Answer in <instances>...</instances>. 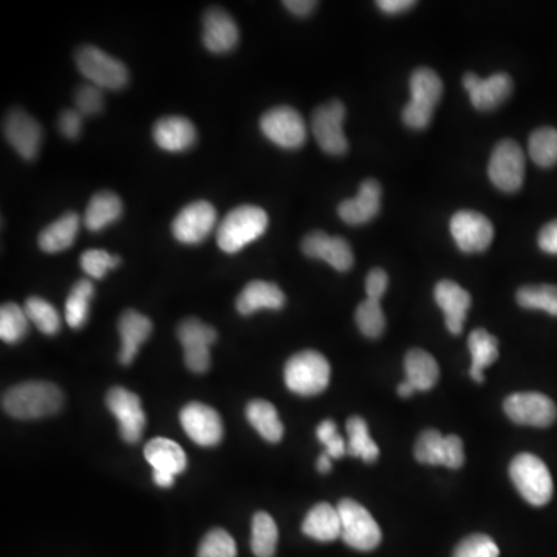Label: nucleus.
Wrapping results in <instances>:
<instances>
[{"instance_id":"nucleus-1","label":"nucleus","mask_w":557,"mask_h":557,"mask_svg":"<svg viewBox=\"0 0 557 557\" xmlns=\"http://www.w3.org/2000/svg\"><path fill=\"white\" fill-rule=\"evenodd\" d=\"M64 395L55 384L47 381H28L11 387L2 397V407L18 420H36L61 411Z\"/></svg>"},{"instance_id":"nucleus-2","label":"nucleus","mask_w":557,"mask_h":557,"mask_svg":"<svg viewBox=\"0 0 557 557\" xmlns=\"http://www.w3.org/2000/svg\"><path fill=\"white\" fill-rule=\"evenodd\" d=\"M268 222L267 212L259 206L242 205L234 208L217 229L220 250L228 254L239 253L267 231Z\"/></svg>"},{"instance_id":"nucleus-3","label":"nucleus","mask_w":557,"mask_h":557,"mask_svg":"<svg viewBox=\"0 0 557 557\" xmlns=\"http://www.w3.org/2000/svg\"><path fill=\"white\" fill-rule=\"evenodd\" d=\"M332 367L322 353L305 350L296 353L285 364V384L291 392L301 397H315L330 384Z\"/></svg>"},{"instance_id":"nucleus-4","label":"nucleus","mask_w":557,"mask_h":557,"mask_svg":"<svg viewBox=\"0 0 557 557\" xmlns=\"http://www.w3.org/2000/svg\"><path fill=\"white\" fill-rule=\"evenodd\" d=\"M411 101L403 109V121L411 129L421 130L431 124L435 107L443 95L440 76L428 67L414 70L409 79Z\"/></svg>"},{"instance_id":"nucleus-5","label":"nucleus","mask_w":557,"mask_h":557,"mask_svg":"<svg viewBox=\"0 0 557 557\" xmlns=\"http://www.w3.org/2000/svg\"><path fill=\"white\" fill-rule=\"evenodd\" d=\"M510 477L520 496L533 506H545L553 499L554 483L550 469L539 457L522 452L513 458Z\"/></svg>"},{"instance_id":"nucleus-6","label":"nucleus","mask_w":557,"mask_h":557,"mask_svg":"<svg viewBox=\"0 0 557 557\" xmlns=\"http://www.w3.org/2000/svg\"><path fill=\"white\" fill-rule=\"evenodd\" d=\"M341 539L353 550L372 551L381 544L383 533L372 514L361 503L342 499L338 503Z\"/></svg>"},{"instance_id":"nucleus-7","label":"nucleus","mask_w":557,"mask_h":557,"mask_svg":"<svg viewBox=\"0 0 557 557\" xmlns=\"http://www.w3.org/2000/svg\"><path fill=\"white\" fill-rule=\"evenodd\" d=\"M76 65L84 78L101 90H121L129 83L126 65L93 45L79 48L76 52Z\"/></svg>"},{"instance_id":"nucleus-8","label":"nucleus","mask_w":557,"mask_h":557,"mask_svg":"<svg viewBox=\"0 0 557 557\" xmlns=\"http://www.w3.org/2000/svg\"><path fill=\"white\" fill-rule=\"evenodd\" d=\"M346 106L341 101L322 104L311 115V132L325 154L339 155L349 151V141L344 134Z\"/></svg>"},{"instance_id":"nucleus-9","label":"nucleus","mask_w":557,"mask_h":557,"mask_svg":"<svg viewBox=\"0 0 557 557\" xmlns=\"http://www.w3.org/2000/svg\"><path fill=\"white\" fill-rule=\"evenodd\" d=\"M525 154L513 140H503L494 147L489 160V180L503 192H517L525 180Z\"/></svg>"},{"instance_id":"nucleus-10","label":"nucleus","mask_w":557,"mask_h":557,"mask_svg":"<svg viewBox=\"0 0 557 557\" xmlns=\"http://www.w3.org/2000/svg\"><path fill=\"white\" fill-rule=\"evenodd\" d=\"M262 134L282 149H299L307 141L304 118L293 107L277 106L260 118Z\"/></svg>"},{"instance_id":"nucleus-11","label":"nucleus","mask_w":557,"mask_h":557,"mask_svg":"<svg viewBox=\"0 0 557 557\" xmlns=\"http://www.w3.org/2000/svg\"><path fill=\"white\" fill-rule=\"evenodd\" d=\"M503 409L511 421L531 428H548L557 418L554 401L539 392L513 393L506 398Z\"/></svg>"},{"instance_id":"nucleus-12","label":"nucleus","mask_w":557,"mask_h":557,"mask_svg":"<svg viewBox=\"0 0 557 557\" xmlns=\"http://www.w3.org/2000/svg\"><path fill=\"white\" fill-rule=\"evenodd\" d=\"M177 336L185 350V363L191 372L205 373L211 366L212 344L217 341V332L211 325L188 318L178 325Z\"/></svg>"},{"instance_id":"nucleus-13","label":"nucleus","mask_w":557,"mask_h":557,"mask_svg":"<svg viewBox=\"0 0 557 557\" xmlns=\"http://www.w3.org/2000/svg\"><path fill=\"white\" fill-rule=\"evenodd\" d=\"M106 404L120 423L123 440L130 445L138 443L146 428V414L138 395L124 387H113L107 392Z\"/></svg>"},{"instance_id":"nucleus-14","label":"nucleus","mask_w":557,"mask_h":557,"mask_svg":"<svg viewBox=\"0 0 557 557\" xmlns=\"http://www.w3.org/2000/svg\"><path fill=\"white\" fill-rule=\"evenodd\" d=\"M451 234L463 253H482L494 239V226L483 214L460 211L451 219Z\"/></svg>"},{"instance_id":"nucleus-15","label":"nucleus","mask_w":557,"mask_h":557,"mask_svg":"<svg viewBox=\"0 0 557 557\" xmlns=\"http://www.w3.org/2000/svg\"><path fill=\"white\" fill-rule=\"evenodd\" d=\"M180 421H182L186 435L197 445L211 448L222 441V418H220L219 412L209 407L208 404H186L180 412Z\"/></svg>"},{"instance_id":"nucleus-16","label":"nucleus","mask_w":557,"mask_h":557,"mask_svg":"<svg viewBox=\"0 0 557 557\" xmlns=\"http://www.w3.org/2000/svg\"><path fill=\"white\" fill-rule=\"evenodd\" d=\"M217 223V211L209 202L186 206L172 223V234L185 245H197L211 234Z\"/></svg>"},{"instance_id":"nucleus-17","label":"nucleus","mask_w":557,"mask_h":557,"mask_svg":"<svg viewBox=\"0 0 557 557\" xmlns=\"http://www.w3.org/2000/svg\"><path fill=\"white\" fill-rule=\"evenodd\" d=\"M4 135L14 151L24 160H35L42 144V127L35 118L21 109L8 112L4 121Z\"/></svg>"},{"instance_id":"nucleus-18","label":"nucleus","mask_w":557,"mask_h":557,"mask_svg":"<svg viewBox=\"0 0 557 557\" xmlns=\"http://www.w3.org/2000/svg\"><path fill=\"white\" fill-rule=\"evenodd\" d=\"M463 87L468 90L472 106L482 112L496 109L505 103L513 93V79L506 73H496L482 79L479 75L469 72L463 76Z\"/></svg>"},{"instance_id":"nucleus-19","label":"nucleus","mask_w":557,"mask_h":557,"mask_svg":"<svg viewBox=\"0 0 557 557\" xmlns=\"http://www.w3.org/2000/svg\"><path fill=\"white\" fill-rule=\"evenodd\" d=\"M302 251L311 259H321L336 271L346 273L355 264L352 247L346 239L313 231L302 240Z\"/></svg>"},{"instance_id":"nucleus-20","label":"nucleus","mask_w":557,"mask_h":557,"mask_svg":"<svg viewBox=\"0 0 557 557\" xmlns=\"http://www.w3.org/2000/svg\"><path fill=\"white\" fill-rule=\"evenodd\" d=\"M203 44L216 55L229 53L239 44V28L222 8H211L203 18Z\"/></svg>"},{"instance_id":"nucleus-21","label":"nucleus","mask_w":557,"mask_h":557,"mask_svg":"<svg viewBox=\"0 0 557 557\" xmlns=\"http://www.w3.org/2000/svg\"><path fill=\"white\" fill-rule=\"evenodd\" d=\"M434 296L438 307L445 313L446 327L449 332L452 335H460L471 307V296L468 291L454 281L446 279L435 285Z\"/></svg>"},{"instance_id":"nucleus-22","label":"nucleus","mask_w":557,"mask_h":557,"mask_svg":"<svg viewBox=\"0 0 557 557\" xmlns=\"http://www.w3.org/2000/svg\"><path fill=\"white\" fill-rule=\"evenodd\" d=\"M381 185L367 178L359 186L358 195L355 199L342 202L338 208L339 217H341L347 225H364L375 219L376 214L381 209Z\"/></svg>"},{"instance_id":"nucleus-23","label":"nucleus","mask_w":557,"mask_h":557,"mask_svg":"<svg viewBox=\"0 0 557 557\" xmlns=\"http://www.w3.org/2000/svg\"><path fill=\"white\" fill-rule=\"evenodd\" d=\"M118 332L121 336L120 363L129 366L134 363L141 344L151 336V319L135 310L124 311L118 321Z\"/></svg>"},{"instance_id":"nucleus-24","label":"nucleus","mask_w":557,"mask_h":557,"mask_svg":"<svg viewBox=\"0 0 557 557\" xmlns=\"http://www.w3.org/2000/svg\"><path fill=\"white\" fill-rule=\"evenodd\" d=\"M155 143L168 152H185L194 146L197 130L185 117H165L154 126Z\"/></svg>"},{"instance_id":"nucleus-25","label":"nucleus","mask_w":557,"mask_h":557,"mask_svg":"<svg viewBox=\"0 0 557 557\" xmlns=\"http://www.w3.org/2000/svg\"><path fill=\"white\" fill-rule=\"evenodd\" d=\"M285 305V294L273 282L253 281L240 291L236 307L240 315H253L256 311L281 310Z\"/></svg>"},{"instance_id":"nucleus-26","label":"nucleus","mask_w":557,"mask_h":557,"mask_svg":"<svg viewBox=\"0 0 557 557\" xmlns=\"http://www.w3.org/2000/svg\"><path fill=\"white\" fill-rule=\"evenodd\" d=\"M302 531L318 542H335L341 537V517L338 506L321 502L313 506L302 522Z\"/></svg>"},{"instance_id":"nucleus-27","label":"nucleus","mask_w":557,"mask_h":557,"mask_svg":"<svg viewBox=\"0 0 557 557\" xmlns=\"http://www.w3.org/2000/svg\"><path fill=\"white\" fill-rule=\"evenodd\" d=\"M144 457L151 463L154 471L168 472V474H182L188 466V458L182 446L169 438L158 437L147 443Z\"/></svg>"},{"instance_id":"nucleus-28","label":"nucleus","mask_w":557,"mask_h":557,"mask_svg":"<svg viewBox=\"0 0 557 557\" xmlns=\"http://www.w3.org/2000/svg\"><path fill=\"white\" fill-rule=\"evenodd\" d=\"M79 225L81 220L78 214L67 212L52 225L42 229V233L39 234V248L48 254L69 250L78 236Z\"/></svg>"},{"instance_id":"nucleus-29","label":"nucleus","mask_w":557,"mask_h":557,"mask_svg":"<svg viewBox=\"0 0 557 557\" xmlns=\"http://www.w3.org/2000/svg\"><path fill=\"white\" fill-rule=\"evenodd\" d=\"M468 346L472 358L469 375L475 383L482 384L485 381L483 370L499 358V341L485 329H477L469 335Z\"/></svg>"},{"instance_id":"nucleus-30","label":"nucleus","mask_w":557,"mask_h":557,"mask_svg":"<svg viewBox=\"0 0 557 557\" xmlns=\"http://www.w3.org/2000/svg\"><path fill=\"white\" fill-rule=\"evenodd\" d=\"M123 214V202L117 194L110 191H101L93 195L84 216V225L89 231L98 233L106 226L117 222Z\"/></svg>"},{"instance_id":"nucleus-31","label":"nucleus","mask_w":557,"mask_h":557,"mask_svg":"<svg viewBox=\"0 0 557 557\" xmlns=\"http://www.w3.org/2000/svg\"><path fill=\"white\" fill-rule=\"evenodd\" d=\"M404 369H406V380L420 392L431 390L440 378V369L434 356L421 349L407 352L404 358Z\"/></svg>"},{"instance_id":"nucleus-32","label":"nucleus","mask_w":557,"mask_h":557,"mask_svg":"<svg viewBox=\"0 0 557 557\" xmlns=\"http://www.w3.org/2000/svg\"><path fill=\"white\" fill-rule=\"evenodd\" d=\"M248 421L259 432L260 437L270 443H279L284 437V424L277 414L276 407L265 400L251 401L247 406Z\"/></svg>"},{"instance_id":"nucleus-33","label":"nucleus","mask_w":557,"mask_h":557,"mask_svg":"<svg viewBox=\"0 0 557 557\" xmlns=\"http://www.w3.org/2000/svg\"><path fill=\"white\" fill-rule=\"evenodd\" d=\"M347 454L350 457L361 458L363 462L373 463L380 457V448L370 437L369 424L364 418L350 417L346 424Z\"/></svg>"},{"instance_id":"nucleus-34","label":"nucleus","mask_w":557,"mask_h":557,"mask_svg":"<svg viewBox=\"0 0 557 557\" xmlns=\"http://www.w3.org/2000/svg\"><path fill=\"white\" fill-rule=\"evenodd\" d=\"M93 294L95 287L89 279H81L73 285L69 298L65 301V321L72 329H83L86 325Z\"/></svg>"},{"instance_id":"nucleus-35","label":"nucleus","mask_w":557,"mask_h":557,"mask_svg":"<svg viewBox=\"0 0 557 557\" xmlns=\"http://www.w3.org/2000/svg\"><path fill=\"white\" fill-rule=\"evenodd\" d=\"M279 530L273 517L264 511L254 514L251 525V550L256 557H273L276 554Z\"/></svg>"},{"instance_id":"nucleus-36","label":"nucleus","mask_w":557,"mask_h":557,"mask_svg":"<svg viewBox=\"0 0 557 557\" xmlns=\"http://www.w3.org/2000/svg\"><path fill=\"white\" fill-rule=\"evenodd\" d=\"M531 160L540 168H553L557 163V129L540 127L534 130L528 143Z\"/></svg>"},{"instance_id":"nucleus-37","label":"nucleus","mask_w":557,"mask_h":557,"mask_svg":"<svg viewBox=\"0 0 557 557\" xmlns=\"http://www.w3.org/2000/svg\"><path fill=\"white\" fill-rule=\"evenodd\" d=\"M520 307L528 310H542L548 315L557 316L556 285H527L519 288L516 294Z\"/></svg>"},{"instance_id":"nucleus-38","label":"nucleus","mask_w":557,"mask_h":557,"mask_svg":"<svg viewBox=\"0 0 557 557\" xmlns=\"http://www.w3.org/2000/svg\"><path fill=\"white\" fill-rule=\"evenodd\" d=\"M27 311L18 304L8 302L0 308V338L7 344L22 341L28 332Z\"/></svg>"},{"instance_id":"nucleus-39","label":"nucleus","mask_w":557,"mask_h":557,"mask_svg":"<svg viewBox=\"0 0 557 557\" xmlns=\"http://www.w3.org/2000/svg\"><path fill=\"white\" fill-rule=\"evenodd\" d=\"M28 319L41 330L44 335L52 336L61 330V316L50 302L42 298H28L25 302Z\"/></svg>"},{"instance_id":"nucleus-40","label":"nucleus","mask_w":557,"mask_h":557,"mask_svg":"<svg viewBox=\"0 0 557 557\" xmlns=\"http://www.w3.org/2000/svg\"><path fill=\"white\" fill-rule=\"evenodd\" d=\"M446 437L437 429H428L415 443V458L424 465L445 466Z\"/></svg>"},{"instance_id":"nucleus-41","label":"nucleus","mask_w":557,"mask_h":557,"mask_svg":"<svg viewBox=\"0 0 557 557\" xmlns=\"http://www.w3.org/2000/svg\"><path fill=\"white\" fill-rule=\"evenodd\" d=\"M356 324L364 336L370 339L380 338L386 329V316L378 301L366 299L356 308Z\"/></svg>"},{"instance_id":"nucleus-42","label":"nucleus","mask_w":557,"mask_h":557,"mask_svg":"<svg viewBox=\"0 0 557 557\" xmlns=\"http://www.w3.org/2000/svg\"><path fill=\"white\" fill-rule=\"evenodd\" d=\"M237 545L231 534L222 528H214L203 537L197 557H236Z\"/></svg>"},{"instance_id":"nucleus-43","label":"nucleus","mask_w":557,"mask_h":557,"mask_svg":"<svg viewBox=\"0 0 557 557\" xmlns=\"http://www.w3.org/2000/svg\"><path fill=\"white\" fill-rule=\"evenodd\" d=\"M500 550L486 534H472L463 539L455 548L452 557H499Z\"/></svg>"},{"instance_id":"nucleus-44","label":"nucleus","mask_w":557,"mask_h":557,"mask_svg":"<svg viewBox=\"0 0 557 557\" xmlns=\"http://www.w3.org/2000/svg\"><path fill=\"white\" fill-rule=\"evenodd\" d=\"M81 267L87 276L93 279H103L107 271L117 268L121 264L120 257L112 256L103 250H89L81 256Z\"/></svg>"},{"instance_id":"nucleus-45","label":"nucleus","mask_w":557,"mask_h":557,"mask_svg":"<svg viewBox=\"0 0 557 557\" xmlns=\"http://www.w3.org/2000/svg\"><path fill=\"white\" fill-rule=\"evenodd\" d=\"M319 441L325 446V452L333 458L339 460L347 454V441L339 435L335 421L324 420L316 429Z\"/></svg>"},{"instance_id":"nucleus-46","label":"nucleus","mask_w":557,"mask_h":557,"mask_svg":"<svg viewBox=\"0 0 557 557\" xmlns=\"http://www.w3.org/2000/svg\"><path fill=\"white\" fill-rule=\"evenodd\" d=\"M75 106L83 117L98 115L104 109L103 90L93 84L79 87L75 95Z\"/></svg>"},{"instance_id":"nucleus-47","label":"nucleus","mask_w":557,"mask_h":557,"mask_svg":"<svg viewBox=\"0 0 557 557\" xmlns=\"http://www.w3.org/2000/svg\"><path fill=\"white\" fill-rule=\"evenodd\" d=\"M58 129L62 137L67 140H76L83 129V115L78 110H64L59 115Z\"/></svg>"},{"instance_id":"nucleus-48","label":"nucleus","mask_w":557,"mask_h":557,"mask_svg":"<svg viewBox=\"0 0 557 557\" xmlns=\"http://www.w3.org/2000/svg\"><path fill=\"white\" fill-rule=\"evenodd\" d=\"M387 285H389V277H387L386 271L381 268H373L366 277L367 299L380 302L386 293Z\"/></svg>"},{"instance_id":"nucleus-49","label":"nucleus","mask_w":557,"mask_h":557,"mask_svg":"<svg viewBox=\"0 0 557 557\" xmlns=\"http://www.w3.org/2000/svg\"><path fill=\"white\" fill-rule=\"evenodd\" d=\"M463 465H465V448H463L462 438L457 435H446V468L460 469Z\"/></svg>"},{"instance_id":"nucleus-50","label":"nucleus","mask_w":557,"mask_h":557,"mask_svg":"<svg viewBox=\"0 0 557 557\" xmlns=\"http://www.w3.org/2000/svg\"><path fill=\"white\" fill-rule=\"evenodd\" d=\"M539 247L545 253L557 254V219L540 229Z\"/></svg>"},{"instance_id":"nucleus-51","label":"nucleus","mask_w":557,"mask_h":557,"mask_svg":"<svg viewBox=\"0 0 557 557\" xmlns=\"http://www.w3.org/2000/svg\"><path fill=\"white\" fill-rule=\"evenodd\" d=\"M378 8L387 14H400L415 7L414 0H380Z\"/></svg>"},{"instance_id":"nucleus-52","label":"nucleus","mask_w":557,"mask_h":557,"mask_svg":"<svg viewBox=\"0 0 557 557\" xmlns=\"http://www.w3.org/2000/svg\"><path fill=\"white\" fill-rule=\"evenodd\" d=\"M316 2L313 0H285L284 7L296 16H308L311 11L315 10Z\"/></svg>"},{"instance_id":"nucleus-53","label":"nucleus","mask_w":557,"mask_h":557,"mask_svg":"<svg viewBox=\"0 0 557 557\" xmlns=\"http://www.w3.org/2000/svg\"><path fill=\"white\" fill-rule=\"evenodd\" d=\"M154 482L157 483L160 488H171L175 482V475L168 474V472L154 471Z\"/></svg>"},{"instance_id":"nucleus-54","label":"nucleus","mask_w":557,"mask_h":557,"mask_svg":"<svg viewBox=\"0 0 557 557\" xmlns=\"http://www.w3.org/2000/svg\"><path fill=\"white\" fill-rule=\"evenodd\" d=\"M332 460L333 458L330 457V455L327 454V452H324V454L319 455L318 471L321 472V474H329V472L332 471Z\"/></svg>"},{"instance_id":"nucleus-55","label":"nucleus","mask_w":557,"mask_h":557,"mask_svg":"<svg viewBox=\"0 0 557 557\" xmlns=\"http://www.w3.org/2000/svg\"><path fill=\"white\" fill-rule=\"evenodd\" d=\"M415 392H417V390H415V387L407 380H404L403 383L398 386V395H400L401 398H409L411 395H414Z\"/></svg>"}]
</instances>
